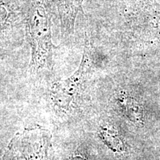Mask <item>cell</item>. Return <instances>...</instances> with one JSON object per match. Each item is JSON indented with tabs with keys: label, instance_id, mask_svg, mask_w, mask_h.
Masks as SVG:
<instances>
[{
	"label": "cell",
	"instance_id": "cell-4",
	"mask_svg": "<svg viewBox=\"0 0 160 160\" xmlns=\"http://www.w3.org/2000/svg\"><path fill=\"white\" fill-rule=\"evenodd\" d=\"M84 0H56L60 22L65 33H71L79 12H82Z\"/></svg>",
	"mask_w": 160,
	"mask_h": 160
},
{
	"label": "cell",
	"instance_id": "cell-2",
	"mask_svg": "<svg viewBox=\"0 0 160 160\" xmlns=\"http://www.w3.org/2000/svg\"><path fill=\"white\" fill-rule=\"evenodd\" d=\"M88 41L87 39L85 42L82 59L77 71L67 79L58 82L52 87L51 99L57 111L62 113L68 111L82 91L91 69V48Z\"/></svg>",
	"mask_w": 160,
	"mask_h": 160
},
{
	"label": "cell",
	"instance_id": "cell-1",
	"mask_svg": "<svg viewBox=\"0 0 160 160\" xmlns=\"http://www.w3.org/2000/svg\"><path fill=\"white\" fill-rule=\"evenodd\" d=\"M28 28L31 45V62L29 71L32 74L51 69L53 64V44L51 23L45 0H32L28 13Z\"/></svg>",
	"mask_w": 160,
	"mask_h": 160
},
{
	"label": "cell",
	"instance_id": "cell-5",
	"mask_svg": "<svg viewBox=\"0 0 160 160\" xmlns=\"http://www.w3.org/2000/svg\"><path fill=\"white\" fill-rule=\"evenodd\" d=\"M10 22V13L4 4L0 3V37L7 28Z\"/></svg>",
	"mask_w": 160,
	"mask_h": 160
},
{
	"label": "cell",
	"instance_id": "cell-3",
	"mask_svg": "<svg viewBox=\"0 0 160 160\" xmlns=\"http://www.w3.org/2000/svg\"><path fill=\"white\" fill-rule=\"evenodd\" d=\"M49 140L45 130H26L13 138L3 160H47Z\"/></svg>",
	"mask_w": 160,
	"mask_h": 160
},
{
	"label": "cell",
	"instance_id": "cell-6",
	"mask_svg": "<svg viewBox=\"0 0 160 160\" xmlns=\"http://www.w3.org/2000/svg\"><path fill=\"white\" fill-rule=\"evenodd\" d=\"M69 160H85V159H83L82 158H81L79 157H74V158H72L71 159H69Z\"/></svg>",
	"mask_w": 160,
	"mask_h": 160
}]
</instances>
